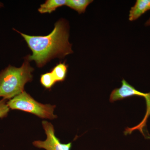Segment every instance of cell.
Here are the masks:
<instances>
[{"instance_id": "277c9868", "label": "cell", "mask_w": 150, "mask_h": 150, "mask_svg": "<svg viewBox=\"0 0 150 150\" xmlns=\"http://www.w3.org/2000/svg\"><path fill=\"white\" fill-rule=\"evenodd\" d=\"M121 86L119 88L113 90L110 95L109 100L112 103L118 100H121L132 96L142 97L145 98L146 105V110L144 117L143 120L137 126L132 128L127 127L124 131L125 135L131 134L133 131L139 130L142 135L146 138L144 129L146 126L148 118L150 116V92L149 93L142 92L137 90L134 86L128 83L125 79H123L121 81Z\"/></svg>"}, {"instance_id": "8992f818", "label": "cell", "mask_w": 150, "mask_h": 150, "mask_svg": "<svg viewBox=\"0 0 150 150\" xmlns=\"http://www.w3.org/2000/svg\"><path fill=\"white\" fill-rule=\"evenodd\" d=\"M149 10L150 0H137L129 11V20L131 21L137 20Z\"/></svg>"}, {"instance_id": "52a82bcc", "label": "cell", "mask_w": 150, "mask_h": 150, "mask_svg": "<svg viewBox=\"0 0 150 150\" xmlns=\"http://www.w3.org/2000/svg\"><path fill=\"white\" fill-rule=\"evenodd\" d=\"M66 0H47L43 4L40 5L38 11L40 13H51L56 8L66 5Z\"/></svg>"}, {"instance_id": "ba28073f", "label": "cell", "mask_w": 150, "mask_h": 150, "mask_svg": "<svg viewBox=\"0 0 150 150\" xmlns=\"http://www.w3.org/2000/svg\"><path fill=\"white\" fill-rule=\"evenodd\" d=\"M68 65L65 62L60 63L53 68L51 72L54 76L56 82H63L67 77Z\"/></svg>"}, {"instance_id": "5b68a950", "label": "cell", "mask_w": 150, "mask_h": 150, "mask_svg": "<svg viewBox=\"0 0 150 150\" xmlns=\"http://www.w3.org/2000/svg\"><path fill=\"white\" fill-rule=\"evenodd\" d=\"M42 125L46 135L45 141H35L33 143L34 146L46 150H71L72 143L62 144L56 137L54 126L48 121H42Z\"/></svg>"}, {"instance_id": "8fae6325", "label": "cell", "mask_w": 150, "mask_h": 150, "mask_svg": "<svg viewBox=\"0 0 150 150\" xmlns=\"http://www.w3.org/2000/svg\"><path fill=\"white\" fill-rule=\"evenodd\" d=\"M10 110L9 108L4 100H0V118L6 117Z\"/></svg>"}, {"instance_id": "6da1fadb", "label": "cell", "mask_w": 150, "mask_h": 150, "mask_svg": "<svg viewBox=\"0 0 150 150\" xmlns=\"http://www.w3.org/2000/svg\"><path fill=\"white\" fill-rule=\"evenodd\" d=\"M32 55L27 56L28 60L35 61L38 67H42L55 58H63L73 53L69 42V25L64 19L55 23L54 30L46 36H32L20 32Z\"/></svg>"}, {"instance_id": "30bf717a", "label": "cell", "mask_w": 150, "mask_h": 150, "mask_svg": "<svg viewBox=\"0 0 150 150\" xmlns=\"http://www.w3.org/2000/svg\"><path fill=\"white\" fill-rule=\"evenodd\" d=\"M40 83L46 89H50L56 83L54 76L51 72H48L41 75Z\"/></svg>"}, {"instance_id": "3957f363", "label": "cell", "mask_w": 150, "mask_h": 150, "mask_svg": "<svg viewBox=\"0 0 150 150\" xmlns=\"http://www.w3.org/2000/svg\"><path fill=\"white\" fill-rule=\"evenodd\" d=\"M10 109L32 113L39 118L52 120L57 118L54 111L56 105L43 104L33 98L25 91L7 102Z\"/></svg>"}, {"instance_id": "7a4b0ae2", "label": "cell", "mask_w": 150, "mask_h": 150, "mask_svg": "<svg viewBox=\"0 0 150 150\" xmlns=\"http://www.w3.org/2000/svg\"><path fill=\"white\" fill-rule=\"evenodd\" d=\"M27 56L20 68L9 65L0 72V97L10 100L24 91L25 84L33 80V71Z\"/></svg>"}, {"instance_id": "7c38bea8", "label": "cell", "mask_w": 150, "mask_h": 150, "mask_svg": "<svg viewBox=\"0 0 150 150\" xmlns=\"http://www.w3.org/2000/svg\"><path fill=\"white\" fill-rule=\"evenodd\" d=\"M145 25L146 26H150V18L146 22Z\"/></svg>"}, {"instance_id": "9c48e42d", "label": "cell", "mask_w": 150, "mask_h": 150, "mask_svg": "<svg viewBox=\"0 0 150 150\" xmlns=\"http://www.w3.org/2000/svg\"><path fill=\"white\" fill-rule=\"evenodd\" d=\"M92 0H68L66 5L77 11L79 13H83Z\"/></svg>"}]
</instances>
